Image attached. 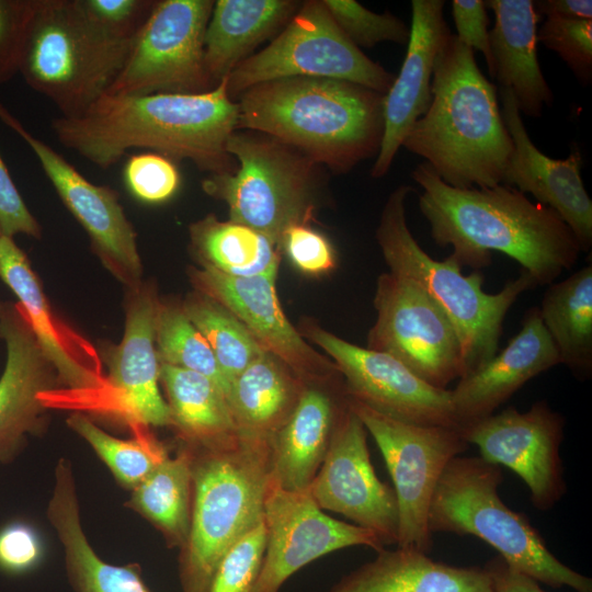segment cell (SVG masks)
<instances>
[{
	"label": "cell",
	"mask_w": 592,
	"mask_h": 592,
	"mask_svg": "<svg viewBox=\"0 0 592 592\" xmlns=\"http://www.w3.org/2000/svg\"><path fill=\"white\" fill-rule=\"evenodd\" d=\"M238 121L226 77L202 93L104 94L78 117L54 118L52 129L64 147L104 170L144 148L216 174L236 169L226 144Z\"/></svg>",
	"instance_id": "obj_1"
},
{
	"label": "cell",
	"mask_w": 592,
	"mask_h": 592,
	"mask_svg": "<svg viewBox=\"0 0 592 592\" xmlns=\"http://www.w3.org/2000/svg\"><path fill=\"white\" fill-rule=\"evenodd\" d=\"M420 185L419 209L431 237L463 266L479 270L501 252L521 264L538 285H549L570 270L581 252L559 215L519 190L499 184L488 189H456L423 161L411 172Z\"/></svg>",
	"instance_id": "obj_2"
},
{
	"label": "cell",
	"mask_w": 592,
	"mask_h": 592,
	"mask_svg": "<svg viewBox=\"0 0 592 592\" xmlns=\"http://www.w3.org/2000/svg\"><path fill=\"white\" fill-rule=\"evenodd\" d=\"M432 102L402 146L420 156L448 185L488 189L502 184L513 153L498 89L480 71L474 50L452 32L434 61Z\"/></svg>",
	"instance_id": "obj_3"
},
{
	"label": "cell",
	"mask_w": 592,
	"mask_h": 592,
	"mask_svg": "<svg viewBox=\"0 0 592 592\" xmlns=\"http://www.w3.org/2000/svg\"><path fill=\"white\" fill-rule=\"evenodd\" d=\"M384 95L329 78L270 80L239 95L238 128L269 135L332 172L345 173L379 151Z\"/></svg>",
	"instance_id": "obj_4"
},
{
	"label": "cell",
	"mask_w": 592,
	"mask_h": 592,
	"mask_svg": "<svg viewBox=\"0 0 592 592\" xmlns=\"http://www.w3.org/2000/svg\"><path fill=\"white\" fill-rule=\"evenodd\" d=\"M183 446L191 454L193 488L179 580L182 592H209L226 554L263 522L271 442L237 434L213 446Z\"/></svg>",
	"instance_id": "obj_5"
},
{
	"label": "cell",
	"mask_w": 592,
	"mask_h": 592,
	"mask_svg": "<svg viewBox=\"0 0 592 592\" xmlns=\"http://www.w3.org/2000/svg\"><path fill=\"white\" fill-rule=\"evenodd\" d=\"M414 191L403 184L391 192L380 215L376 240L389 272L418 283L451 320L462 344L465 376L497 354L509 309L522 293L537 284L522 271L500 292L489 294L482 288L483 276L479 272L464 275L451 254L442 261L430 257L407 224L406 201Z\"/></svg>",
	"instance_id": "obj_6"
},
{
	"label": "cell",
	"mask_w": 592,
	"mask_h": 592,
	"mask_svg": "<svg viewBox=\"0 0 592 592\" xmlns=\"http://www.w3.org/2000/svg\"><path fill=\"white\" fill-rule=\"evenodd\" d=\"M501 467L458 455L441 475L428 512L431 534L471 535L493 547L512 568L553 588L592 592L591 578L559 560L528 519L511 510L498 489Z\"/></svg>",
	"instance_id": "obj_7"
},
{
	"label": "cell",
	"mask_w": 592,
	"mask_h": 592,
	"mask_svg": "<svg viewBox=\"0 0 592 592\" xmlns=\"http://www.w3.org/2000/svg\"><path fill=\"white\" fill-rule=\"evenodd\" d=\"M133 42L95 26L77 0H35L19 72L62 117H78L106 93Z\"/></svg>",
	"instance_id": "obj_8"
},
{
	"label": "cell",
	"mask_w": 592,
	"mask_h": 592,
	"mask_svg": "<svg viewBox=\"0 0 592 592\" xmlns=\"http://www.w3.org/2000/svg\"><path fill=\"white\" fill-rule=\"evenodd\" d=\"M226 150L238 167L204 179L203 191L228 205L230 220L262 234L281 250L289 227L314 220L322 189L320 164L252 130L234 132Z\"/></svg>",
	"instance_id": "obj_9"
},
{
	"label": "cell",
	"mask_w": 592,
	"mask_h": 592,
	"mask_svg": "<svg viewBox=\"0 0 592 592\" xmlns=\"http://www.w3.org/2000/svg\"><path fill=\"white\" fill-rule=\"evenodd\" d=\"M289 77L343 80L382 94L395 80L345 36L318 0L298 7L276 38L230 72L227 92L234 100L255 84Z\"/></svg>",
	"instance_id": "obj_10"
},
{
	"label": "cell",
	"mask_w": 592,
	"mask_h": 592,
	"mask_svg": "<svg viewBox=\"0 0 592 592\" xmlns=\"http://www.w3.org/2000/svg\"><path fill=\"white\" fill-rule=\"evenodd\" d=\"M349 405L376 442L394 483L399 512L397 547L429 553L428 512L448 463L469 447L460 428L397 420L349 397Z\"/></svg>",
	"instance_id": "obj_11"
},
{
	"label": "cell",
	"mask_w": 592,
	"mask_h": 592,
	"mask_svg": "<svg viewBox=\"0 0 592 592\" xmlns=\"http://www.w3.org/2000/svg\"><path fill=\"white\" fill-rule=\"evenodd\" d=\"M215 1L157 0L105 94L202 93L213 89L204 36Z\"/></svg>",
	"instance_id": "obj_12"
},
{
	"label": "cell",
	"mask_w": 592,
	"mask_h": 592,
	"mask_svg": "<svg viewBox=\"0 0 592 592\" xmlns=\"http://www.w3.org/2000/svg\"><path fill=\"white\" fill-rule=\"evenodd\" d=\"M374 307L376 320L368 332V349L391 355L436 388L447 389L464 376L456 330L418 283L390 272L379 275Z\"/></svg>",
	"instance_id": "obj_13"
},
{
	"label": "cell",
	"mask_w": 592,
	"mask_h": 592,
	"mask_svg": "<svg viewBox=\"0 0 592 592\" xmlns=\"http://www.w3.org/2000/svg\"><path fill=\"white\" fill-rule=\"evenodd\" d=\"M460 430L468 444L478 447L480 457L510 468L523 480L537 510H550L563 498L567 485L560 447L565 418L546 400L523 412L509 407Z\"/></svg>",
	"instance_id": "obj_14"
},
{
	"label": "cell",
	"mask_w": 592,
	"mask_h": 592,
	"mask_svg": "<svg viewBox=\"0 0 592 592\" xmlns=\"http://www.w3.org/2000/svg\"><path fill=\"white\" fill-rule=\"evenodd\" d=\"M263 522L266 539L252 592H280L292 574L335 550L367 546L385 548L372 531L326 514L308 489L291 491L269 479Z\"/></svg>",
	"instance_id": "obj_15"
},
{
	"label": "cell",
	"mask_w": 592,
	"mask_h": 592,
	"mask_svg": "<svg viewBox=\"0 0 592 592\" xmlns=\"http://www.w3.org/2000/svg\"><path fill=\"white\" fill-rule=\"evenodd\" d=\"M305 330L304 335L337 365L350 398L405 422L460 428L451 389L431 386L387 353L355 345L319 327Z\"/></svg>",
	"instance_id": "obj_16"
},
{
	"label": "cell",
	"mask_w": 592,
	"mask_h": 592,
	"mask_svg": "<svg viewBox=\"0 0 592 592\" xmlns=\"http://www.w3.org/2000/svg\"><path fill=\"white\" fill-rule=\"evenodd\" d=\"M0 339L7 350L0 376V466H3L21 454L30 436L46 431L48 410L61 408L67 390L19 303H4Z\"/></svg>",
	"instance_id": "obj_17"
},
{
	"label": "cell",
	"mask_w": 592,
	"mask_h": 592,
	"mask_svg": "<svg viewBox=\"0 0 592 592\" xmlns=\"http://www.w3.org/2000/svg\"><path fill=\"white\" fill-rule=\"evenodd\" d=\"M0 121L34 152L59 198L87 231L102 264L127 288L138 285L143 265L136 232L118 194L109 186L91 183L61 155L30 133L1 103Z\"/></svg>",
	"instance_id": "obj_18"
},
{
	"label": "cell",
	"mask_w": 592,
	"mask_h": 592,
	"mask_svg": "<svg viewBox=\"0 0 592 592\" xmlns=\"http://www.w3.org/2000/svg\"><path fill=\"white\" fill-rule=\"evenodd\" d=\"M367 431L349 405L340 413L325 459L308 491L321 510L341 514L397 545L399 512L392 488L376 475Z\"/></svg>",
	"instance_id": "obj_19"
},
{
	"label": "cell",
	"mask_w": 592,
	"mask_h": 592,
	"mask_svg": "<svg viewBox=\"0 0 592 592\" xmlns=\"http://www.w3.org/2000/svg\"><path fill=\"white\" fill-rule=\"evenodd\" d=\"M159 298L155 286L140 282L127 288L125 329L121 343L110 349L104 361L105 396L101 413L133 425L171 426L166 399L160 390V363L156 348Z\"/></svg>",
	"instance_id": "obj_20"
},
{
	"label": "cell",
	"mask_w": 592,
	"mask_h": 592,
	"mask_svg": "<svg viewBox=\"0 0 592 592\" xmlns=\"http://www.w3.org/2000/svg\"><path fill=\"white\" fill-rule=\"evenodd\" d=\"M0 277L15 294L43 352L68 392L67 408L100 412L105 376L92 344L53 311L31 263L12 237L0 236Z\"/></svg>",
	"instance_id": "obj_21"
},
{
	"label": "cell",
	"mask_w": 592,
	"mask_h": 592,
	"mask_svg": "<svg viewBox=\"0 0 592 592\" xmlns=\"http://www.w3.org/2000/svg\"><path fill=\"white\" fill-rule=\"evenodd\" d=\"M276 276L234 277L208 266L190 270L196 292L227 307L264 351L284 362L306 385L338 384L342 375L333 361L314 350L285 316L276 294Z\"/></svg>",
	"instance_id": "obj_22"
},
{
	"label": "cell",
	"mask_w": 592,
	"mask_h": 592,
	"mask_svg": "<svg viewBox=\"0 0 592 592\" xmlns=\"http://www.w3.org/2000/svg\"><path fill=\"white\" fill-rule=\"evenodd\" d=\"M498 100L513 153L502 184L530 193L555 210L573 232L580 250L592 247V201L581 178L582 156L573 149L566 159H553L531 140L510 89H498Z\"/></svg>",
	"instance_id": "obj_23"
},
{
	"label": "cell",
	"mask_w": 592,
	"mask_h": 592,
	"mask_svg": "<svg viewBox=\"0 0 592 592\" xmlns=\"http://www.w3.org/2000/svg\"><path fill=\"white\" fill-rule=\"evenodd\" d=\"M443 0H412L407 54L398 76L384 95V135L373 178L384 177L413 124L432 102V77L436 55L451 33L444 20Z\"/></svg>",
	"instance_id": "obj_24"
},
{
	"label": "cell",
	"mask_w": 592,
	"mask_h": 592,
	"mask_svg": "<svg viewBox=\"0 0 592 592\" xmlns=\"http://www.w3.org/2000/svg\"><path fill=\"white\" fill-rule=\"evenodd\" d=\"M559 364V354L538 307L530 308L520 332L508 345L485 365L459 378L451 389L460 428L494 413L530 379Z\"/></svg>",
	"instance_id": "obj_25"
},
{
	"label": "cell",
	"mask_w": 592,
	"mask_h": 592,
	"mask_svg": "<svg viewBox=\"0 0 592 592\" xmlns=\"http://www.w3.org/2000/svg\"><path fill=\"white\" fill-rule=\"evenodd\" d=\"M348 399L344 383L306 385L294 411L271 440L272 481L285 490L308 489Z\"/></svg>",
	"instance_id": "obj_26"
},
{
	"label": "cell",
	"mask_w": 592,
	"mask_h": 592,
	"mask_svg": "<svg viewBox=\"0 0 592 592\" xmlns=\"http://www.w3.org/2000/svg\"><path fill=\"white\" fill-rule=\"evenodd\" d=\"M46 517L61 545L73 592H151L138 563L113 565L94 550L82 525L73 467L66 457L55 465Z\"/></svg>",
	"instance_id": "obj_27"
},
{
	"label": "cell",
	"mask_w": 592,
	"mask_h": 592,
	"mask_svg": "<svg viewBox=\"0 0 592 592\" xmlns=\"http://www.w3.org/2000/svg\"><path fill=\"white\" fill-rule=\"evenodd\" d=\"M494 13L489 31L494 78L510 89L521 113L538 118L550 106L553 92L537 58V24L540 15L532 0H487Z\"/></svg>",
	"instance_id": "obj_28"
},
{
	"label": "cell",
	"mask_w": 592,
	"mask_h": 592,
	"mask_svg": "<svg viewBox=\"0 0 592 592\" xmlns=\"http://www.w3.org/2000/svg\"><path fill=\"white\" fill-rule=\"evenodd\" d=\"M328 592H492L486 568L436 561L411 548L380 549Z\"/></svg>",
	"instance_id": "obj_29"
},
{
	"label": "cell",
	"mask_w": 592,
	"mask_h": 592,
	"mask_svg": "<svg viewBox=\"0 0 592 592\" xmlns=\"http://www.w3.org/2000/svg\"><path fill=\"white\" fill-rule=\"evenodd\" d=\"M297 9L292 0L215 1L204 36L205 69L213 87L287 24Z\"/></svg>",
	"instance_id": "obj_30"
},
{
	"label": "cell",
	"mask_w": 592,
	"mask_h": 592,
	"mask_svg": "<svg viewBox=\"0 0 592 592\" xmlns=\"http://www.w3.org/2000/svg\"><path fill=\"white\" fill-rule=\"evenodd\" d=\"M305 387L284 362L263 353L230 383L227 400L238 435L271 442Z\"/></svg>",
	"instance_id": "obj_31"
},
{
	"label": "cell",
	"mask_w": 592,
	"mask_h": 592,
	"mask_svg": "<svg viewBox=\"0 0 592 592\" xmlns=\"http://www.w3.org/2000/svg\"><path fill=\"white\" fill-rule=\"evenodd\" d=\"M160 383L180 444L207 447L238 434L227 397L207 377L160 363Z\"/></svg>",
	"instance_id": "obj_32"
},
{
	"label": "cell",
	"mask_w": 592,
	"mask_h": 592,
	"mask_svg": "<svg viewBox=\"0 0 592 592\" xmlns=\"http://www.w3.org/2000/svg\"><path fill=\"white\" fill-rule=\"evenodd\" d=\"M547 286L538 307L543 325L561 364L587 378L592 372V265Z\"/></svg>",
	"instance_id": "obj_33"
},
{
	"label": "cell",
	"mask_w": 592,
	"mask_h": 592,
	"mask_svg": "<svg viewBox=\"0 0 592 592\" xmlns=\"http://www.w3.org/2000/svg\"><path fill=\"white\" fill-rule=\"evenodd\" d=\"M192 488L191 454L180 444L130 490L125 505L160 532L168 547L181 549L190 531Z\"/></svg>",
	"instance_id": "obj_34"
},
{
	"label": "cell",
	"mask_w": 592,
	"mask_h": 592,
	"mask_svg": "<svg viewBox=\"0 0 592 592\" xmlns=\"http://www.w3.org/2000/svg\"><path fill=\"white\" fill-rule=\"evenodd\" d=\"M191 250L201 266L234 277L277 273L280 249L265 236L242 224L209 214L189 227Z\"/></svg>",
	"instance_id": "obj_35"
},
{
	"label": "cell",
	"mask_w": 592,
	"mask_h": 592,
	"mask_svg": "<svg viewBox=\"0 0 592 592\" xmlns=\"http://www.w3.org/2000/svg\"><path fill=\"white\" fill-rule=\"evenodd\" d=\"M66 423L93 449L117 483L129 491L169 456L166 446L144 425L130 426L134 436L119 439L81 411L70 414Z\"/></svg>",
	"instance_id": "obj_36"
},
{
	"label": "cell",
	"mask_w": 592,
	"mask_h": 592,
	"mask_svg": "<svg viewBox=\"0 0 592 592\" xmlns=\"http://www.w3.org/2000/svg\"><path fill=\"white\" fill-rule=\"evenodd\" d=\"M191 322L208 342L229 384L266 351L224 305L194 291L181 304Z\"/></svg>",
	"instance_id": "obj_37"
},
{
	"label": "cell",
	"mask_w": 592,
	"mask_h": 592,
	"mask_svg": "<svg viewBox=\"0 0 592 592\" xmlns=\"http://www.w3.org/2000/svg\"><path fill=\"white\" fill-rule=\"evenodd\" d=\"M156 348L159 363L201 374L227 397L229 384L203 334L191 322L181 304L159 299L156 318Z\"/></svg>",
	"instance_id": "obj_38"
},
{
	"label": "cell",
	"mask_w": 592,
	"mask_h": 592,
	"mask_svg": "<svg viewBox=\"0 0 592 592\" xmlns=\"http://www.w3.org/2000/svg\"><path fill=\"white\" fill-rule=\"evenodd\" d=\"M322 2L340 30L358 48H372L382 42L408 44L410 29L390 12L375 13L354 0Z\"/></svg>",
	"instance_id": "obj_39"
},
{
	"label": "cell",
	"mask_w": 592,
	"mask_h": 592,
	"mask_svg": "<svg viewBox=\"0 0 592 592\" xmlns=\"http://www.w3.org/2000/svg\"><path fill=\"white\" fill-rule=\"evenodd\" d=\"M537 42L556 52L584 84L592 79V20L547 15Z\"/></svg>",
	"instance_id": "obj_40"
},
{
	"label": "cell",
	"mask_w": 592,
	"mask_h": 592,
	"mask_svg": "<svg viewBox=\"0 0 592 592\" xmlns=\"http://www.w3.org/2000/svg\"><path fill=\"white\" fill-rule=\"evenodd\" d=\"M123 174L129 192L139 201L149 204L170 200L181 184V175L174 161L152 151L130 156Z\"/></svg>",
	"instance_id": "obj_41"
},
{
	"label": "cell",
	"mask_w": 592,
	"mask_h": 592,
	"mask_svg": "<svg viewBox=\"0 0 592 592\" xmlns=\"http://www.w3.org/2000/svg\"><path fill=\"white\" fill-rule=\"evenodd\" d=\"M264 522L241 538L223 558L209 592H252L264 550Z\"/></svg>",
	"instance_id": "obj_42"
},
{
	"label": "cell",
	"mask_w": 592,
	"mask_h": 592,
	"mask_svg": "<svg viewBox=\"0 0 592 592\" xmlns=\"http://www.w3.org/2000/svg\"><path fill=\"white\" fill-rule=\"evenodd\" d=\"M157 0H77L83 14L106 34L134 41Z\"/></svg>",
	"instance_id": "obj_43"
},
{
	"label": "cell",
	"mask_w": 592,
	"mask_h": 592,
	"mask_svg": "<svg viewBox=\"0 0 592 592\" xmlns=\"http://www.w3.org/2000/svg\"><path fill=\"white\" fill-rule=\"evenodd\" d=\"M35 0H0V83L19 72Z\"/></svg>",
	"instance_id": "obj_44"
},
{
	"label": "cell",
	"mask_w": 592,
	"mask_h": 592,
	"mask_svg": "<svg viewBox=\"0 0 592 592\" xmlns=\"http://www.w3.org/2000/svg\"><path fill=\"white\" fill-rule=\"evenodd\" d=\"M281 250L305 274L320 275L335 266V254L330 241L309 225H295L283 235Z\"/></svg>",
	"instance_id": "obj_45"
},
{
	"label": "cell",
	"mask_w": 592,
	"mask_h": 592,
	"mask_svg": "<svg viewBox=\"0 0 592 592\" xmlns=\"http://www.w3.org/2000/svg\"><path fill=\"white\" fill-rule=\"evenodd\" d=\"M45 555L38 531L25 522H12L0 530V570L22 574L39 566Z\"/></svg>",
	"instance_id": "obj_46"
},
{
	"label": "cell",
	"mask_w": 592,
	"mask_h": 592,
	"mask_svg": "<svg viewBox=\"0 0 592 592\" xmlns=\"http://www.w3.org/2000/svg\"><path fill=\"white\" fill-rule=\"evenodd\" d=\"M452 15L457 32L456 37L473 50H479L485 56L489 75L494 78L488 31L489 18L485 1L453 0Z\"/></svg>",
	"instance_id": "obj_47"
},
{
	"label": "cell",
	"mask_w": 592,
	"mask_h": 592,
	"mask_svg": "<svg viewBox=\"0 0 592 592\" xmlns=\"http://www.w3.org/2000/svg\"><path fill=\"white\" fill-rule=\"evenodd\" d=\"M0 228L2 235L41 238L42 228L24 203L0 155Z\"/></svg>",
	"instance_id": "obj_48"
},
{
	"label": "cell",
	"mask_w": 592,
	"mask_h": 592,
	"mask_svg": "<svg viewBox=\"0 0 592 592\" xmlns=\"http://www.w3.org/2000/svg\"><path fill=\"white\" fill-rule=\"evenodd\" d=\"M492 592H546L534 578L512 568L500 556L490 559L486 566Z\"/></svg>",
	"instance_id": "obj_49"
},
{
	"label": "cell",
	"mask_w": 592,
	"mask_h": 592,
	"mask_svg": "<svg viewBox=\"0 0 592 592\" xmlns=\"http://www.w3.org/2000/svg\"><path fill=\"white\" fill-rule=\"evenodd\" d=\"M536 12L540 15H559L566 18H592L591 0H539L533 1Z\"/></svg>",
	"instance_id": "obj_50"
},
{
	"label": "cell",
	"mask_w": 592,
	"mask_h": 592,
	"mask_svg": "<svg viewBox=\"0 0 592 592\" xmlns=\"http://www.w3.org/2000/svg\"><path fill=\"white\" fill-rule=\"evenodd\" d=\"M3 305H4V303L0 301V316H1V312H2V309H3Z\"/></svg>",
	"instance_id": "obj_51"
},
{
	"label": "cell",
	"mask_w": 592,
	"mask_h": 592,
	"mask_svg": "<svg viewBox=\"0 0 592 592\" xmlns=\"http://www.w3.org/2000/svg\"><path fill=\"white\" fill-rule=\"evenodd\" d=\"M1 234H2V232H1V228H0V236H1Z\"/></svg>",
	"instance_id": "obj_52"
}]
</instances>
